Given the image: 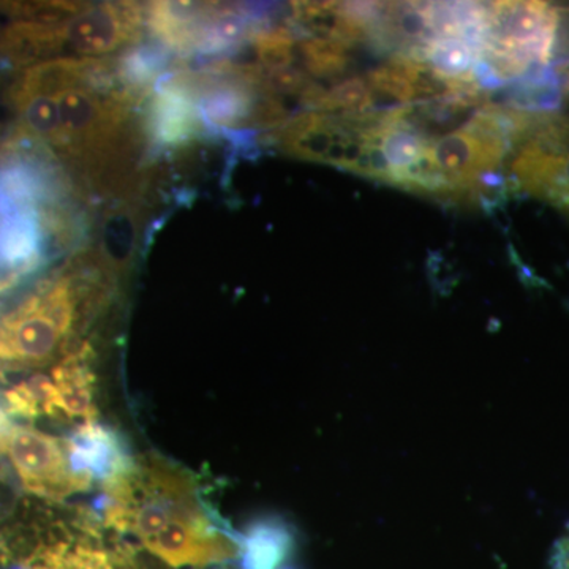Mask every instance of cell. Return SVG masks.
<instances>
[{
    "mask_svg": "<svg viewBox=\"0 0 569 569\" xmlns=\"http://www.w3.org/2000/svg\"><path fill=\"white\" fill-rule=\"evenodd\" d=\"M104 519L137 538L171 568L238 559L244 541L217 526L189 471L159 456H141L104 479Z\"/></svg>",
    "mask_w": 569,
    "mask_h": 569,
    "instance_id": "6da1fadb",
    "label": "cell"
},
{
    "mask_svg": "<svg viewBox=\"0 0 569 569\" xmlns=\"http://www.w3.org/2000/svg\"><path fill=\"white\" fill-rule=\"evenodd\" d=\"M116 277L88 252L37 284L0 317V372L43 369L81 347V336L110 301Z\"/></svg>",
    "mask_w": 569,
    "mask_h": 569,
    "instance_id": "7a4b0ae2",
    "label": "cell"
},
{
    "mask_svg": "<svg viewBox=\"0 0 569 569\" xmlns=\"http://www.w3.org/2000/svg\"><path fill=\"white\" fill-rule=\"evenodd\" d=\"M0 59L18 69L51 59H108L137 44L148 7L134 2L21 3L6 9Z\"/></svg>",
    "mask_w": 569,
    "mask_h": 569,
    "instance_id": "3957f363",
    "label": "cell"
},
{
    "mask_svg": "<svg viewBox=\"0 0 569 569\" xmlns=\"http://www.w3.org/2000/svg\"><path fill=\"white\" fill-rule=\"evenodd\" d=\"M0 452L33 496L62 501L91 488L93 475L80 466L70 440L7 425L0 430Z\"/></svg>",
    "mask_w": 569,
    "mask_h": 569,
    "instance_id": "277c9868",
    "label": "cell"
},
{
    "mask_svg": "<svg viewBox=\"0 0 569 569\" xmlns=\"http://www.w3.org/2000/svg\"><path fill=\"white\" fill-rule=\"evenodd\" d=\"M377 118L378 112L361 116L299 112L272 130L271 141L287 156L355 173L365 153L367 130Z\"/></svg>",
    "mask_w": 569,
    "mask_h": 569,
    "instance_id": "5b68a950",
    "label": "cell"
},
{
    "mask_svg": "<svg viewBox=\"0 0 569 569\" xmlns=\"http://www.w3.org/2000/svg\"><path fill=\"white\" fill-rule=\"evenodd\" d=\"M302 102L309 111L331 112V114H369L376 110V93L367 84L366 78L355 77L337 82L331 89L313 84Z\"/></svg>",
    "mask_w": 569,
    "mask_h": 569,
    "instance_id": "8992f818",
    "label": "cell"
},
{
    "mask_svg": "<svg viewBox=\"0 0 569 569\" xmlns=\"http://www.w3.org/2000/svg\"><path fill=\"white\" fill-rule=\"evenodd\" d=\"M478 54V48L470 41L441 39L426 44L417 59L429 63L449 80H475Z\"/></svg>",
    "mask_w": 569,
    "mask_h": 569,
    "instance_id": "52a82bcc",
    "label": "cell"
},
{
    "mask_svg": "<svg viewBox=\"0 0 569 569\" xmlns=\"http://www.w3.org/2000/svg\"><path fill=\"white\" fill-rule=\"evenodd\" d=\"M560 78L557 70L539 69L520 78L509 93V108L526 112L553 111L560 107Z\"/></svg>",
    "mask_w": 569,
    "mask_h": 569,
    "instance_id": "ba28073f",
    "label": "cell"
},
{
    "mask_svg": "<svg viewBox=\"0 0 569 569\" xmlns=\"http://www.w3.org/2000/svg\"><path fill=\"white\" fill-rule=\"evenodd\" d=\"M350 44L320 37L298 40L305 73L316 78H336L346 73L351 62Z\"/></svg>",
    "mask_w": 569,
    "mask_h": 569,
    "instance_id": "9c48e42d",
    "label": "cell"
},
{
    "mask_svg": "<svg viewBox=\"0 0 569 569\" xmlns=\"http://www.w3.org/2000/svg\"><path fill=\"white\" fill-rule=\"evenodd\" d=\"M550 569H569V533L560 539L550 561Z\"/></svg>",
    "mask_w": 569,
    "mask_h": 569,
    "instance_id": "30bf717a",
    "label": "cell"
},
{
    "mask_svg": "<svg viewBox=\"0 0 569 569\" xmlns=\"http://www.w3.org/2000/svg\"><path fill=\"white\" fill-rule=\"evenodd\" d=\"M565 212L569 213V151L567 153V164H565Z\"/></svg>",
    "mask_w": 569,
    "mask_h": 569,
    "instance_id": "8fae6325",
    "label": "cell"
},
{
    "mask_svg": "<svg viewBox=\"0 0 569 569\" xmlns=\"http://www.w3.org/2000/svg\"><path fill=\"white\" fill-rule=\"evenodd\" d=\"M565 89H567V91L569 92V71H568L567 82H565Z\"/></svg>",
    "mask_w": 569,
    "mask_h": 569,
    "instance_id": "7c38bea8",
    "label": "cell"
}]
</instances>
